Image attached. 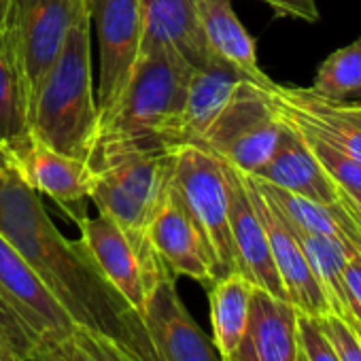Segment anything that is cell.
Here are the masks:
<instances>
[{"instance_id":"cell-23","label":"cell","mask_w":361,"mask_h":361,"mask_svg":"<svg viewBox=\"0 0 361 361\" xmlns=\"http://www.w3.org/2000/svg\"><path fill=\"white\" fill-rule=\"evenodd\" d=\"M253 283L240 272H230L211 283V325H213V344L224 359H228L249 323L251 293Z\"/></svg>"},{"instance_id":"cell-2","label":"cell","mask_w":361,"mask_h":361,"mask_svg":"<svg viewBox=\"0 0 361 361\" xmlns=\"http://www.w3.org/2000/svg\"><path fill=\"white\" fill-rule=\"evenodd\" d=\"M87 164L96 174L90 198L98 213L123 230L153 289L164 274H170L151 245L149 230L170 196L174 149L98 138Z\"/></svg>"},{"instance_id":"cell-41","label":"cell","mask_w":361,"mask_h":361,"mask_svg":"<svg viewBox=\"0 0 361 361\" xmlns=\"http://www.w3.org/2000/svg\"><path fill=\"white\" fill-rule=\"evenodd\" d=\"M355 98H357V100H353V102H361V92H359V94H357Z\"/></svg>"},{"instance_id":"cell-9","label":"cell","mask_w":361,"mask_h":361,"mask_svg":"<svg viewBox=\"0 0 361 361\" xmlns=\"http://www.w3.org/2000/svg\"><path fill=\"white\" fill-rule=\"evenodd\" d=\"M0 302L18 319L32 342H56L73 329V319L41 283L13 243L0 232Z\"/></svg>"},{"instance_id":"cell-15","label":"cell","mask_w":361,"mask_h":361,"mask_svg":"<svg viewBox=\"0 0 361 361\" xmlns=\"http://www.w3.org/2000/svg\"><path fill=\"white\" fill-rule=\"evenodd\" d=\"M279 115L302 130L319 134L361 164V115L353 102H331L314 96L306 87H268Z\"/></svg>"},{"instance_id":"cell-13","label":"cell","mask_w":361,"mask_h":361,"mask_svg":"<svg viewBox=\"0 0 361 361\" xmlns=\"http://www.w3.org/2000/svg\"><path fill=\"white\" fill-rule=\"evenodd\" d=\"M228 192H230V230L236 255V270L247 276L255 287L272 293L274 298L287 300V291L279 276L272 259L268 234L264 221L255 209L245 172L226 164Z\"/></svg>"},{"instance_id":"cell-32","label":"cell","mask_w":361,"mask_h":361,"mask_svg":"<svg viewBox=\"0 0 361 361\" xmlns=\"http://www.w3.org/2000/svg\"><path fill=\"white\" fill-rule=\"evenodd\" d=\"M262 3L272 7L276 16H289L310 24L319 20V9L314 0H262Z\"/></svg>"},{"instance_id":"cell-24","label":"cell","mask_w":361,"mask_h":361,"mask_svg":"<svg viewBox=\"0 0 361 361\" xmlns=\"http://www.w3.org/2000/svg\"><path fill=\"white\" fill-rule=\"evenodd\" d=\"M289 224V221H287ZM291 226V224H289ZM331 310L344 319H348V308H346V295H344V266L350 255L357 251H348L344 245H340L334 238L312 234L306 230H300L291 226Z\"/></svg>"},{"instance_id":"cell-8","label":"cell","mask_w":361,"mask_h":361,"mask_svg":"<svg viewBox=\"0 0 361 361\" xmlns=\"http://www.w3.org/2000/svg\"><path fill=\"white\" fill-rule=\"evenodd\" d=\"M92 26L100 54L98 111L106 115L126 90L142 47L138 0H90Z\"/></svg>"},{"instance_id":"cell-10","label":"cell","mask_w":361,"mask_h":361,"mask_svg":"<svg viewBox=\"0 0 361 361\" xmlns=\"http://www.w3.org/2000/svg\"><path fill=\"white\" fill-rule=\"evenodd\" d=\"M7 149L13 155L16 170L37 194L49 196L68 211L77 207V215L85 213L79 204L92 196L96 183V174L85 159L66 155L30 132Z\"/></svg>"},{"instance_id":"cell-39","label":"cell","mask_w":361,"mask_h":361,"mask_svg":"<svg viewBox=\"0 0 361 361\" xmlns=\"http://www.w3.org/2000/svg\"><path fill=\"white\" fill-rule=\"evenodd\" d=\"M298 361H308L306 355H304V350H302V346H300V353H298Z\"/></svg>"},{"instance_id":"cell-4","label":"cell","mask_w":361,"mask_h":361,"mask_svg":"<svg viewBox=\"0 0 361 361\" xmlns=\"http://www.w3.org/2000/svg\"><path fill=\"white\" fill-rule=\"evenodd\" d=\"M194 66L174 49L140 54L117 104L100 117L98 138L174 149Z\"/></svg>"},{"instance_id":"cell-36","label":"cell","mask_w":361,"mask_h":361,"mask_svg":"<svg viewBox=\"0 0 361 361\" xmlns=\"http://www.w3.org/2000/svg\"><path fill=\"white\" fill-rule=\"evenodd\" d=\"M11 7H13V0H0V30H5V28H7Z\"/></svg>"},{"instance_id":"cell-16","label":"cell","mask_w":361,"mask_h":361,"mask_svg":"<svg viewBox=\"0 0 361 361\" xmlns=\"http://www.w3.org/2000/svg\"><path fill=\"white\" fill-rule=\"evenodd\" d=\"M298 308L253 287L249 323L236 350L224 361H298Z\"/></svg>"},{"instance_id":"cell-31","label":"cell","mask_w":361,"mask_h":361,"mask_svg":"<svg viewBox=\"0 0 361 361\" xmlns=\"http://www.w3.org/2000/svg\"><path fill=\"white\" fill-rule=\"evenodd\" d=\"M344 295L348 319L361 327V253L350 255L344 266Z\"/></svg>"},{"instance_id":"cell-25","label":"cell","mask_w":361,"mask_h":361,"mask_svg":"<svg viewBox=\"0 0 361 361\" xmlns=\"http://www.w3.org/2000/svg\"><path fill=\"white\" fill-rule=\"evenodd\" d=\"M28 94L5 30H0V145L28 136Z\"/></svg>"},{"instance_id":"cell-22","label":"cell","mask_w":361,"mask_h":361,"mask_svg":"<svg viewBox=\"0 0 361 361\" xmlns=\"http://www.w3.org/2000/svg\"><path fill=\"white\" fill-rule=\"evenodd\" d=\"M251 178L257 185V190L281 211V215L291 226L312 232V234L334 238L340 245H344L348 251L361 253V219L342 200V192H340V204H321L310 198L281 190L276 185H270L266 180H259L255 176Z\"/></svg>"},{"instance_id":"cell-42","label":"cell","mask_w":361,"mask_h":361,"mask_svg":"<svg viewBox=\"0 0 361 361\" xmlns=\"http://www.w3.org/2000/svg\"><path fill=\"white\" fill-rule=\"evenodd\" d=\"M353 323H355V321H353ZM355 325H357V323H355ZM357 329H359V334H361V327H359V325H357Z\"/></svg>"},{"instance_id":"cell-37","label":"cell","mask_w":361,"mask_h":361,"mask_svg":"<svg viewBox=\"0 0 361 361\" xmlns=\"http://www.w3.org/2000/svg\"><path fill=\"white\" fill-rule=\"evenodd\" d=\"M9 166H13V155L5 145H0V172L7 170Z\"/></svg>"},{"instance_id":"cell-6","label":"cell","mask_w":361,"mask_h":361,"mask_svg":"<svg viewBox=\"0 0 361 361\" xmlns=\"http://www.w3.org/2000/svg\"><path fill=\"white\" fill-rule=\"evenodd\" d=\"M268 87L245 79L196 147L245 174H255L272 157L283 134V119Z\"/></svg>"},{"instance_id":"cell-18","label":"cell","mask_w":361,"mask_h":361,"mask_svg":"<svg viewBox=\"0 0 361 361\" xmlns=\"http://www.w3.org/2000/svg\"><path fill=\"white\" fill-rule=\"evenodd\" d=\"M251 176L321 204H340L342 190L321 168V164L312 155L302 134L285 119H283V134L276 151Z\"/></svg>"},{"instance_id":"cell-17","label":"cell","mask_w":361,"mask_h":361,"mask_svg":"<svg viewBox=\"0 0 361 361\" xmlns=\"http://www.w3.org/2000/svg\"><path fill=\"white\" fill-rule=\"evenodd\" d=\"M149 238L157 257L172 276H190L204 285L217 281L211 251L196 224L174 198L172 190L151 221Z\"/></svg>"},{"instance_id":"cell-34","label":"cell","mask_w":361,"mask_h":361,"mask_svg":"<svg viewBox=\"0 0 361 361\" xmlns=\"http://www.w3.org/2000/svg\"><path fill=\"white\" fill-rule=\"evenodd\" d=\"M0 361H30V350L20 346L7 331L0 329Z\"/></svg>"},{"instance_id":"cell-35","label":"cell","mask_w":361,"mask_h":361,"mask_svg":"<svg viewBox=\"0 0 361 361\" xmlns=\"http://www.w3.org/2000/svg\"><path fill=\"white\" fill-rule=\"evenodd\" d=\"M342 200L355 211V215L361 219V194H346V192H342Z\"/></svg>"},{"instance_id":"cell-40","label":"cell","mask_w":361,"mask_h":361,"mask_svg":"<svg viewBox=\"0 0 361 361\" xmlns=\"http://www.w3.org/2000/svg\"><path fill=\"white\" fill-rule=\"evenodd\" d=\"M348 102H353V100H348ZM355 104V109L359 111V115H361V102H353Z\"/></svg>"},{"instance_id":"cell-21","label":"cell","mask_w":361,"mask_h":361,"mask_svg":"<svg viewBox=\"0 0 361 361\" xmlns=\"http://www.w3.org/2000/svg\"><path fill=\"white\" fill-rule=\"evenodd\" d=\"M247 77L226 62L194 68L178 119L176 147L198 145Z\"/></svg>"},{"instance_id":"cell-30","label":"cell","mask_w":361,"mask_h":361,"mask_svg":"<svg viewBox=\"0 0 361 361\" xmlns=\"http://www.w3.org/2000/svg\"><path fill=\"white\" fill-rule=\"evenodd\" d=\"M298 336H300V346L308 361H340L319 319L298 312Z\"/></svg>"},{"instance_id":"cell-1","label":"cell","mask_w":361,"mask_h":361,"mask_svg":"<svg viewBox=\"0 0 361 361\" xmlns=\"http://www.w3.org/2000/svg\"><path fill=\"white\" fill-rule=\"evenodd\" d=\"M0 232L22 253L73 323L96 329L140 361H157L142 317L104 279L81 240L66 238L16 166L0 172Z\"/></svg>"},{"instance_id":"cell-3","label":"cell","mask_w":361,"mask_h":361,"mask_svg":"<svg viewBox=\"0 0 361 361\" xmlns=\"http://www.w3.org/2000/svg\"><path fill=\"white\" fill-rule=\"evenodd\" d=\"M28 130L45 145L85 161L94 151L100 111L92 79L90 5L77 16L58 60L30 104Z\"/></svg>"},{"instance_id":"cell-33","label":"cell","mask_w":361,"mask_h":361,"mask_svg":"<svg viewBox=\"0 0 361 361\" xmlns=\"http://www.w3.org/2000/svg\"><path fill=\"white\" fill-rule=\"evenodd\" d=\"M0 329L7 331L20 346H24L26 350H32V342L30 338L26 336V331L22 329V325L18 323V319L11 314V310L0 302Z\"/></svg>"},{"instance_id":"cell-11","label":"cell","mask_w":361,"mask_h":361,"mask_svg":"<svg viewBox=\"0 0 361 361\" xmlns=\"http://www.w3.org/2000/svg\"><path fill=\"white\" fill-rule=\"evenodd\" d=\"M142 321L157 361H221L215 344L178 298L172 274H164L149 291Z\"/></svg>"},{"instance_id":"cell-27","label":"cell","mask_w":361,"mask_h":361,"mask_svg":"<svg viewBox=\"0 0 361 361\" xmlns=\"http://www.w3.org/2000/svg\"><path fill=\"white\" fill-rule=\"evenodd\" d=\"M308 90L331 102L353 100L361 92V37L331 51L317 68L314 83Z\"/></svg>"},{"instance_id":"cell-26","label":"cell","mask_w":361,"mask_h":361,"mask_svg":"<svg viewBox=\"0 0 361 361\" xmlns=\"http://www.w3.org/2000/svg\"><path fill=\"white\" fill-rule=\"evenodd\" d=\"M32 350L47 361H140L113 338L77 323L64 338L39 344Z\"/></svg>"},{"instance_id":"cell-5","label":"cell","mask_w":361,"mask_h":361,"mask_svg":"<svg viewBox=\"0 0 361 361\" xmlns=\"http://www.w3.org/2000/svg\"><path fill=\"white\" fill-rule=\"evenodd\" d=\"M170 190L200 230L211 251L217 279L238 272L230 230V192L224 161L196 145L174 147Z\"/></svg>"},{"instance_id":"cell-19","label":"cell","mask_w":361,"mask_h":361,"mask_svg":"<svg viewBox=\"0 0 361 361\" xmlns=\"http://www.w3.org/2000/svg\"><path fill=\"white\" fill-rule=\"evenodd\" d=\"M142 18L140 54L168 47L183 56L194 68H204L213 62V54L200 30L194 0H138Z\"/></svg>"},{"instance_id":"cell-7","label":"cell","mask_w":361,"mask_h":361,"mask_svg":"<svg viewBox=\"0 0 361 361\" xmlns=\"http://www.w3.org/2000/svg\"><path fill=\"white\" fill-rule=\"evenodd\" d=\"M87 5L90 0H13L5 35L24 79L28 113L77 16Z\"/></svg>"},{"instance_id":"cell-12","label":"cell","mask_w":361,"mask_h":361,"mask_svg":"<svg viewBox=\"0 0 361 361\" xmlns=\"http://www.w3.org/2000/svg\"><path fill=\"white\" fill-rule=\"evenodd\" d=\"M247 183L255 202V209L264 221L266 234H268V243H270V251H272V259L274 266L279 270V276L283 281V287L287 291L289 302L298 308L300 314H308L314 319H323L327 317L331 310L291 226L287 224V219L281 215V211L257 190V185L253 183V178L249 174Z\"/></svg>"},{"instance_id":"cell-28","label":"cell","mask_w":361,"mask_h":361,"mask_svg":"<svg viewBox=\"0 0 361 361\" xmlns=\"http://www.w3.org/2000/svg\"><path fill=\"white\" fill-rule=\"evenodd\" d=\"M295 130L302 134V138L310 147V151L317 157V161L321 164V168L329 174V178L334 180V183L342 192H346V194H361V164L357 159H353L350 155L342 153L338 147H334L331 142L323 140L319 134H314L310 130H302V128H295Z\"/></svg>"},{"instance_id":"cell-20","label":"cell","mask_w":361,"mask_h":361,"mask_svg":"<svg viewBox=\"0 0 361 361\" xmlns=\"http://www.w3.org/2000/svg\"><path fill=\"white\" fill-rule=\"evenodd\" d=\"M194 7L207 47L215 60L230 64L262 87L274 83L259 68L255 41L234 13L232 0H194Z\"/></svg>"},{"instance_id":"cell-14","label":"cell","mask_w":361,"mask_h":361,"mask_svg":"<svg viewBox=\"0 0 361 361\" xmlns=\"http://www.w3.org/2000/svg\"><path fill=\"white\" fill-rule=\"evenodd\" d=\"M75 221L81 232L79 240L90 253L92 262L98 266L104 279L123 295V300L142 317L151 283L136 249L132 247L123 230L102 213H98L96 217L81 213L75 217Z\"/></svg>"},{"instance_id":"cell-29","label":"cell","mask_w":361,"mask_h":361,"mask_svg":"<svg viewBox=\"0 0 361 361\" xmlns=\"http://www.w3.org/2000/svg\"><path fill=\"white\" fill-rule=\"evenodd\" d=\"M327 340L338 353L340 361H361V334L353 319H344L336 312L319 319Z\"/></svg>"},{"instance_id":"cell-38","label":"cell","mask_w":361,"mask_h":361,"mask_svg":"<svg viewBox=\"0 0 361 361\" xmlns=\"http://www.w3.org/2000/svg\"><path fill=\"white\" fill-rule=\"evenodd\" d=\"M30 361H47L41 353H37V350H30Z\"/></svg>"}]
</instances>
